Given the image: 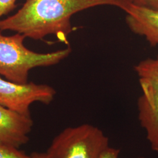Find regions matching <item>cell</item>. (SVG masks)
<instances>
[{
  "label": "cell",
  "instance_id": "obj_13",
  "mask_svg": "<svg viewBox=\"0 0 158 158\" xmlns=\"http://www.w3.org/2000/svg\"><path fill=\"white\" fill-rule=\"evenodd\" d=\"M144 158V157H139V158Z\"/></svg>",
  "mask_w": 158,
  "mask_h": 158
},
{
  "label": "cell",
  "instance_id": "obj_7",
  "mask_svg": "<svg viewBox=\"0 0 158 158\" xmlns=\"http://www.w3.org/2000/svg\"><path fill=\"white\" fill-rule=\"evenodd\" d=\"M125 12L126 23L130 30L144 37L151 45H158V10L132 4Z\"/></svg>",
  "mask_w": 158,
  "mask_h": 158
},
{
  "label": "cell",
  "instance_id": "obj_10",
  "mask_svg": "<svg viewBox=\"0 0 158 158\" xmlns=\"http://www.w3.org/2000/svg\"><path fill=\"white\" fill-rule=\"evenodd\" d=\"M17 0H0V18L8 14L16 7Z\"/></svg>",
  "mask_w": 158,
  "mask_h": 158
},
{
  "label": "cell",
  "instance_id": "obj_5",
  "mask_svg": "<svg viewBox=\"0 0 158 158\" xmlns=\"http://www.w3.org/2000/svg\"><path fill=\"white\" fill-rule=\"evenodd\" d=\"M56 91L50 85L33 82L17 83L0 77V104L24 116L31 117L29 107L35 102L49 104Z\"/></svg>",
  "mask_w": 158,
  "mask_h": 158
},
{
  "label": "cell",
  "instance_id": "obj_8",
  "mask_svg": "<svg viewBox=\"0 0 158 158\" xmlns=\"http://www.w3.org/2000/svg\"><path fill=\"white\" fill-rule=\"evenodd\" d=\"M0 158H34L19 151L18 148L0 142Z\"/></svg>",
  "mask_w": 158,
  "mask_h": 158
},
{
  "label": "cell",
  "instance_id": "obj_3",
  "mask_svg": "<svg viewBox=\"0 0 158 158\" xmlns=\"http://www.w3.org/2000/svg\"><path fill=\"white\" fill-rule=\"evenodd\" d=\"M109 147V139L102 130L85 124L63 130L45 154L47 158H100Z\"/></svg>",
  "mask_w": 158,
  "mask_h": 158
},
{
  "label": "cell",
  "instance_id": "obj_11",
  "mask_svg": "<svg viewBox=\"0 0 158 158\" xmlns=\"http://www.w3.org/2000/svg\"><path fill=\"white\" fill-rule=\"evenodd\" d=\"M120 150L109 147L102 153L100 158H118Z\"/></svg>",
  "mask_w": 158,
  "mask_h": 158
},
{
  "label": "cell",
  "instance_id": "obj_1",
  "mask_svg": "<svg viewBox=\"0 0 158 158\" xmlns=\"http://www.w3.org/2000/svg\"><path fill=\"white\" fill-rule=\"evenodd\" d=\"M131 4L130 0H25L17 13L0 20V31H14L34 40L53 35L68 44L74 14L100 6H114L126 12Z\"/></svg>",
  "mask_w": 158,
  "mask_h": 158
},
{
  "label": "cell",
  "instance_id": "obj_6",
  "mask_svg": "<svg viewBox=\"0 0 158 158\" xmlns=\"http://www.w3.org/2000/svg\"><path fill=\"white\" fill-rule=\"evenodd\" d=\"M34 123L24 116L0 104V142L19 148L27 143Z\"/></svg>",
  "mask_w": 158,
  "mask_h": 158
},
{
  "label": "cell",
  "instance_id": "obj_12",
  "mask_svg": "<svg viewBox=\"0 0 158 158\" xmlns=\"http://www.w3.org/2000/svg\"><path fill=\"white\" fill-rule=\"evenodd\" d=\"M32 155L34 158H47L45 153H34Z\"/></svg>",
  "mask_w": 158,
  "mask_h": 158
},
{
  "label": "cell",
  "instance_id": "obj_2",
  "mask_svg": "<svg viewBox=\"0 0 158 158\" xmlns=\"http://www.w3.org/2000/svg\"><path fill=\"white\" fill-rule=\"evenodd\" d=\"M25 38L18 33L6 36L0 31V74L10 81L26 83L30 70L56 64L68 57L72 51L69 46L51 53H36L25 46Z\"/></svg>",
  "mask_w": 158,
  "mask_h": 158
},
{
  "label": "cell",
  "instance_id": "obj_9",
  "mask_svg": "<svg viewBox=\"0 0 158 158\" xmlns=\"http://www.w3.org/2000/svg\"><path fill=\"white\" fill-rule=\"evenodd\" d=\"M134 6L158 10V0H130Z\"/></svg>",
  "mask_w": 158,
  "mask_h": 158
},
{
  "label": "cell",
  "instance_id": "obj_4",
  "mask_svg": "<svg viewBox=\"0 0 158 158\" xmlns=\"http://www.w3.org/2000/svg\"><path fill=\"white\" fill-rule=\"evenodd\" d=\"M135 70L142 90L137 102L138 119L151 149L158 153V56L142 60Z\"/></svg>",
  "mask_w": 158,
  "mask_h": 158
}]
</instances>
